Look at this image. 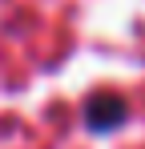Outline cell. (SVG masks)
<instances>
[{
    "mask_svg": "<svg viewBox=\"0 0 145 149\" xmlns=\"http://www.w3.org/2000/svg\"><path fill=\"white\" fill-rule=\"evenodd\" d=\"M121 117H125V101L121 97H97V101L85 105L89 129H101V133H109L113 125H121Z\"/></svg>",
    "mask_w": 145,
    "mask_h": 149,
    "instance_id": "cell-1",
    "label": "cell"
}]
</instances>
